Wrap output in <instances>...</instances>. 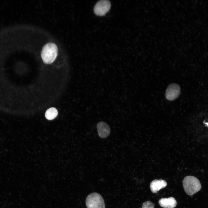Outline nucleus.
<instances>
[{
  "mask_svg": "<svg viewBox=\"0 0 208 208\" xmlns=\"http://www.w3.org/2000/svg\"><path fill=\"white\" fill-rule=\"evenodd\" d=\"M57 47L54 43H48L43 47L41 53V56L44 62L46 64L53 62L57 55Z\"/></svg>",
  "mask_w": 208,
  "mask_h": 208,
  "instance_id": "nucleus-1",
  "label": "nucleus"
},
{
  "mask_svg": "<svg viewBox=\"0 0 208 208\" xmlns=\"http://www.w3.org/2000/svg\"><path fill=\"white\" fill-rule=\"evenodd\" d=\"M183 184L185 192L190 196L196 193L201 188L198 179L193 176H188L185 177L183 181Z\"/></svg>",
  "mask_w": 208,
  "mask_h": 208,
  "instance_id": "nucleus-2",
  "label": "nucleus"
},
{
  "mask_svg": "<svg viewBox=\"0 0 208 208\" xmlns=\"http://www.w3.org/2000/svg\"><path fill=\"white\" fill-rule=\"evenodd\" d=\"M86 204L87 208H105L103 199L101 196L96 192H93L87 196Z\"/></svg>",
  "mask_w": 208,
  "mask_h": 208,
  "instance_id": "nucleus-3",
  "label": "nucleus"
},
{
  "mask_svg": "<svg viewBox=\"0 0 208 208\" xmlns=\"http://www.w3.org/2000/svg\"><path fill=\"white\" fill-rule=\"evenodd\" d=\"M111 4L108 0H101L95 4L94 11L96 14L98 16L104 15L110 9Z\"/></svg>",
  "mask_w": 208,
  "mask_h": 208,
  "instance_id": "nucleus-4",
  "label": "nucleus"
},
{
  "mask_svg": "<svg viewBox=\"0 0 208 208\" xmlns=\"http://www.w3.org/2000/svg\"><path fill=\"white\" fill-rule=\"evenodd\" d=\"M181 92V88L179 85L172 83L168 87L165 93L166 99L169 101H173L179 96Z\"/></svg>",
  "mask_w": 208,
  "mask_h": 208,
  "instance_id": "nucleus-5",
  "label": "nucleus"
},
{
  "mask_svg": "<svg viewBox=\"0 0 208 208\" xmlns=\"http://www.w3.org/2000/svg\"><path fill=\"white\" fill-rule=\"evenodd\" d=\"M97 129L98 135L100 137L105 138L109 135L110 132V127L108 124L103 121L99 122L97 125Z\"/></svg>",
  "mask_w": 208,
  "mask_h": 208,
  "instance_id": "nucleus-6",
  "label": "nucleus"
},
{
  "mask_svg": "<svg viewBox=\"0 0 208 208\" xmlns=\"http://www.w3.org/2000/svg\"><path fill=\"white\" fill-rule=\"evenodd\" d=\"M167 185V182L164 180L155 179L151 182L150 187L153 193H156L160 189L164 188Z\"/></svg>",
  "mask_w": 208,
  "mask_h": 208,
  "instance_id": "nucleus-7",
  "label": "nucleus"
},
{
  "mask_svg": "<svg viewBox=\"0 0 208 208\" xmlns=\"http://www.w3.org/2000/svg\"><path fill=\"white\" fill-rule=\"evenodd\" d=\"M159 203L161 206L164 208H174L177 204L176 200L172 197L161 198L159 200Z\"/></svg>",
  "mask_w": 208,
  "mask_h": 208,
  "instance_id": "nucleus-8",
  "label": "nucleus"
},
{
  "mask_svg": "<svg viewBox=\"0 0 208 208\" xmlns=\"http://www.w3.org/2000/svg\"><path fill=\"white\" fill-rule=\"evenodd\" d=\"M57 114V111L56 109L54 107H51L47 110L45 116L47 119L51 120L55 118Z\"/></svg>",
  "mask_w": 208,
  "mask_h": 208,
  "instance_id": "nucleus-9",
  "label": "nucleus"
},
{
  "mask_svg": "<svg viewBox=\"0 0 208 208\" xmlns=\"http://www.w3.org/2000/svg\"><path fill=\"white\" fill-rule=\"evenodd\" d=\"M154 204L151 201H148L144 202L142 208H154Z\"/></svg>",
  "mask_w": 208,
  "mask_h": 208,
  "instance_id": "nucleus-10",
  "label": "nucleus"
}]
</instances>
